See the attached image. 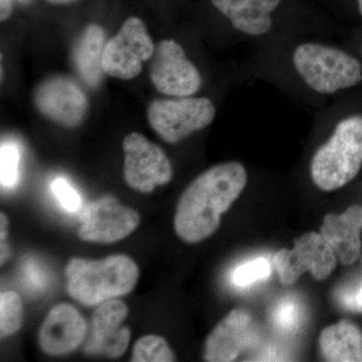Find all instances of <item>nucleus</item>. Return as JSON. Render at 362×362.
I'll list each match as a JSON object with an SVG mask.
<instances>
[{
    "label": "nucleus",
    "instance_id": "obj_13",
    "mask_svg": "<svg viewBox=\"0 0 362 362\" xmlns=\"http://www.w3.org/2000/svg\"><path fill=\"white\" fill-rule=\"evenodd\" d=\"M258 339L252 316L235 309L207 337L204 358L209 362L235 361Z\"/></svg>",
    "mask_w": 362,
    "mask_h": 362
},
{
    "label": "nucleus",
    "instance_id": "obj_8",
    "mask_svg": "<svg viewBox=\"0 0 362 362\" xmlns=\"http://www.w3.org/2000/svg\"><path fill=\"white\" fill-rule=\"evenodd\" d=\"M124 180L128 187L149 194L173 176V166L163 150L139 133L124 138Z\"/></svg>",
    "mask_w": 362,
    "mask_h": 362
},
{
    "label": "nucleus",
    "instance_id": "obj_6",
    "mask_svg": "<svg viewBox=\"0 0 362 362\" xmlns=\"http://www.w3.org/2000/svg\"><path fill=\"white\" fill-rule=\"evenodd\" d=\"M156 45L140 18H130L106 45L103 70L106 75L131 80L142 71L144 62L152 58Z\"/></svg>",
    "mask_w": 362,
    "mask_h": 362
},
{
    "label": "nucleus",
    "instance_id": "obj_27",
    "mask_svg": "<svg viewBox=\"0 0 362 362\" xmlns=\"http://www.w3.org/2000/svg\"><path fill=\"white\" fill-rule=\"evenodd\" d=\"M0 218H1V230H0V233H1V235H0V238H1V243L4 242V240H6V235H7V225H8V223H7V218L6 216V214H0Z\"/></svg>",
    "mask_w": 362,
    "mask_h": 362
},
{
    "label": "nucleus",
    "instance_id": "obj_18",
    "mask_svg": "<svg viewBox=\"0 0 362 362\" xmlns=\"http://www.w3.org/2000/svg\"><path fill=\"white\" fill-rule=\"evenodd\" d=\"M319 346L327 361H362V333L349 321L342 320L324 328Z\"/></svg>",
    "mask_w": 362,
    "mask_h": 362
},
{
    "label": "nucleus",
    "instance_id": "obj_7",
    "mask_svg": "<svg viewBox=\"0 0 362 362\" xmlns=\"http://www.w3.org/2000/svg\"><path fill=\"white\" fill-rule=\"evenodd\" d=\"M337 257L321 233H307L295 242L292 250L282 249L274 257L281 283L295 284L306 272L324 280L337 268Z\"/></svg>",
    "mask_w": 362,
    "mask_h": 362
},
{
    "label": "nucleus",
    "instance_id": "obj_12",
    "mask_svg": "<svg viewBox=\"0 0 362 362\" xmlns=\"http://www.w3.org/2000/svg\"><path fill=\"white\" fill-rule=\"evenodd\" d=\"M127 305L110 299L99 304L92 320V333L85 346L86 354L118 358L129 346L131 331L122 323L128 315Z\"/></svg>",
    "mask_w": 362,
    "mask_h": 362
},
{
    "label": "nucleus",
    "instance_id": "obj_24",
    "mask_svg": "<svg viewBox=\"0 0 362 362\" xmlns=\"http://www.w3.org/2000/svg\"><path fill=\"white\" fill-rule=\"evenodd\" d=\"M52 192L66 211L76 213L81 209L80 195L65 178L59 177L52 181Z\"/></svg>",
    "mask_w": 362,
    "mask_h": 362
},
{
    "label": "nucleus",
    "instance_id": "obj_30",
    "mask_svg": "<svg viewBox=\"0 0 362 362\" xmlns=\"http://www.w3.org/2000/svg\"><path fill=\"white\" fill-rule=\"evenodd\" d=\"M358 7H359V13H361V16H362V0H358Z\"/></svg>",
    "mask_w": 362,
    "mask_h": 362
},
{
    "label": "nucleus",
    "instance_id": "obj_9",
    "mask_svg": "<svg viewBox=\"0 0 362 362\" xmlns=\"http://www.w3.org/2000/svg\"><path fill=\"white\" fill-rule=\"evenodd\" d=\"M151 59L150 80L161 94L190 97L201 88V74L175 40H161Z\"/></svg>",
    "mask_w": 362,
    "mask_h": 362
},
{
    "label": "nucleus",
    "instance_id": "obj_1",
    "mask_svg": "<svg viewBox=\"0 0 362 362\" xmlns=\"http://www.w3.org/2000/svg\"><path fill=\"white\" fill-rule=\"evenodd\" d=\"M246 168L237 161L225 162L202 173L181 194L175 216L176 235L197 244L211 237L221 216L246 187Z\"/></svg>",
    "mask_w": 362,
    "mask_h": 362
},
{
    "label": "nucleus",
    "instance_id": "obj_19",
    "mask_svg": "<svg viewBox=\"0 0 362 362\" xmlns=\"http://www.w3.org/2000/svg\"><path fill=\"white\" fill-rule=\"evenodd\" d=\"M271 323L283 334H293L303 323L302 304L293 296L279 300L271 311Z\"/></svg>",
    "mask_w": 362,
    "mask_h": 362
},
{
    "label": "nucleus",
    "instance_id": "obj_5",
    "mask_svg": "<svg viewBox=\"0 0 362 362\" xmlns=\"http://www.w3.org/2000/svg\"><path fill=\"white\" fill-rule=\"evenodd\" d=\"M216 107L207 98L157 99L147 109L152 129L162 140L175 144L213 122Z\"/></svg>",
    "mask_w": 362,
    "mask_h": 362
},
{
    "label": "nucleus",
    "instance_id": "obj_3",
    "mask_svg": "<svg viewBox=\"0 0 362 362\" xmlns=\"http://www.w3.org/2000/svg\"><path fill=\"white\" fill-rule=\"evenodd\" d=\"M362 165V117L344 119L325 144L314 154L312 180L324 192L339 189L350 182Z\"/></svg>",
    "mask_w": 362,
    "mask_h": 362
},
{
    "label": "nucleus",
    "instance_id": "obj_14",
    "mask_svg": "<svg viewBox=\"0 0 362 362\" xmlns=\"http://www.w3.org/2000/svg\"><path fill=\"white\" fill-rule=\"evenodd\" d=\"M87 329L84 317L75 307L66 303L56 305L40 327V349L47 356L70 354L84 341Z\"/></svg>",
    "mask_w": 362,
    "mask_h": 362
},
{
    "label": "nucleus",
    "instance_id": "obj_25",
    "mask_svg": "<svg viewBox=\"0 0 362 362\" xmlns=\"http://www.w3.org/2000/svg\"><path fill=\"white\" fill-rule=\"evenodd\" d=\"M338 300L347 310L362 312V283L351 288L341 290L338 294Z\"/></svg>",
    "mask_w": 362,
    "mask_h": 362
},
{
    "label": "nucleus",
    "instance_id": "obj_22",
    "mask_svg": "<svg viewBox=\"0 0 362 362\" xmlns=\"http://www.w3.org/2000/svg\"><path fill=\"white\" fill-rule=\"evenodd\" d=\"M21 149L16 142L1 143L0 148V181L1 187H13L20 180Z\"/></svg>",
    "mask_w": 362,
    "mask_h": 362
},
{
    "label": "nucleus",
    "instance_id": "obj_20",
    "mask_svg": "<svg viewBox=\"0 0 362 362\" xmlns=\"http://www.w3.org/2000/svg\"><path fill=\"white\" fill-rule=\"evenodd\" d=\"M131 361L171 362L175 361V356L163 337L146 335L136 341Z\"/></svg>",
    "mask_w": 362,
    "mask_h": 362
},
{
    "label": "nucleus",
    "instance_id": "obj_21",
    "mask_svg": "<svg viewBox=\"0 0 362 362\" xmlns=\"http://www.w3.org/2000/svg\"><path fill=\"white\" fill-rule=\"evenodd\" d=\"M23 302L16 292L6 291L0 295V334L11 337L21 329L23 323Z\"/></svg>",
    "mask_w": 362,
    "mask_h": 362
},
{
    "label": "nucleus",
    "instance_id": "obj_17",
    "mask_svg": "<svg viewBox=\"0 0 362 362\" xmlns=\"http://www.w3.org/2000/svg\"><path fill=\"white\" fill-rule=\"evenodd\" d=\"M104 49V30L95 23L85 28L74 47V66L88 87H98L103 78Z\"/></svg>",
    "mask_w": 362,
    "mask_h": 362
},
{
    "label": "nucleus",
    "instance_id": "obj_16",
    "mask_svg": "<svg viewBox=\"0 0 362 362\" xmlns=\"http://www.w3.org/2000/svg\"><path fill=\"white\" fill-rule=\"evenodd\" d=\"M230 20L233 28L250 35H265L271 30L272 13L281 0H211Z\"/></svg>",
    "mask_w": 362,
    "mask_h": 362
},
{
    "label": "nucleus",
    "instance_id": "obj_2",
    "mask_svg": "<svg viewBox=\"0 0 362 362\" xmlns=\"http://www.w3.org/2000/svg\"><path fill=\"white\" fill-rule=\"evenodd\" d=\"M66 275L70 296L94 306L129 294L139 278V269L126 255H112L102 259H71Z\"/></svg>",
    "mask_w": 362,
    "mask_h": 362
},
{
    "label": "nucleus",
    "instance_id": "obj_26",
    "mask_svg": "<svg viewBox=\"0 0 362 362\" xmlns=\"http://www.w3.org/2000/svg\"><path fill=\"white\" fill-rule=\"evenodd\" d=\"M1 9H0V20L6 21L13 13V0H1Z\"/></svg>",
    "mask_w": 362,
    "mask_h": 362
},
{
    "label": "nucleus",
    "instance_id": "obj_29",
    "mask_svg": "<svg viewBox=\"0 0 362 362\" xmlns=\"http://www.w3.org/2000/svg\"><path fill=\"white\" fill-rule=\"evenodd\" d=\"M18 1L21 4H28L32 0H18Z\"/></svg>",
    "mask_w": 362,
    "mask_h": 362
},
{
    "label": "nucleus",
    "instance_id": "obj_28",
    "mask_svg": "<svg viewBox=\"0 0 362 362\" xmlns=\"http://www.w3.org/2000/svg\"><path fill=\"white\" fill-rule=\"evenodd\" d=\"M47 1L52 4H69L77 1V0H47Z\"/></svg>",
    "mask_w": 362,
    "mask_h": 362
},
{
    "label": "nucleus",
    "instance_id": "obj_23",
    "mask_svg": "<svg viewBox=\"0 0 362 362\" xmlns=\"http://www.w3.org/2000/svg\"><path fill=\"white\" fill-rule=\"evenodd\" d=\"M272 268L270 262L259 257L247 263L243 264L233 271L232 280L238 287H249L259 281L267 280L270 277Z\"/></svg>",
    "mask_w": 362,
    "mask_h": 362
},
{
    "label": "nucleus",
    "instance_id": "obj_10",
    "mask_svg": "<svg viewBox=\"0 0 362 362\" xmlns=\"http://www.w3.org/2000/svg\"><path fill=\"white\" fill-rule=\"evenodd\" d=\"M139 223L137 211L105 197L86 207L78 237L85 242L112 244L128 237Z\"/></svg>",
    "mask_w": 362,
    "mask_h": 362
},
{
    "label": "nucleus",
    "instance_id": "obj_11",
    "mask_svg": "<svg viewBox=\"0 0 362 362\" xmlns=\"http://www.w3.org/2000/svg\"><path fill=\"white\" fill-rule=\"evenodd\" d=\"M35 104L42 115L65 127L82 123L88 100L77 83L65 76L47 78L35 92Z\"/></svg>",
    "mask_w": 362,
    "mask_h": 362
},
{
    "label": "nucleus",
    "instance_id": "obj_4",
    "mask_svg": "<svg viewBox=\"0 0 362 362\" xmlns=\"http://www.w3.org/2000/svg\"><path fill=\"white\" fill-rule=\"evenodd\" d=\"M293 63L304 82L320 94H333L362 80L361 63L341 49L328 45H300L293 54Z\"/></svg>",
    "mask_w": 362,
    "mask_h": 362
},
{
    "label": "nucleus",
    "instance_id": "obj_15",
    "mask_svg": "<svg viewBox=\"0 0 362 362\" xmlns=\"http://www.w3.org/2000/svg\"><path fill=\"white\" fill-rule=\"evenodd\" d=\"M362 206H350L341 214H326L320 233L343 265L354 264L361 256Z\"/></svg>",
    "mask_w": 362,
    "mask_h": 362
}]
</instances>
